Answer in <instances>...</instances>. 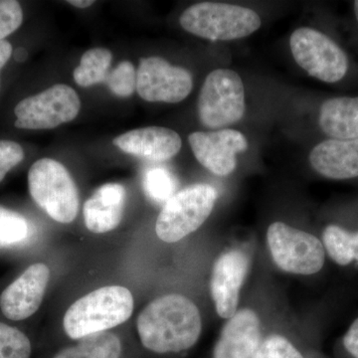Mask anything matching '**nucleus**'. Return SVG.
I'll use <instances>...</instances> for the list:
<instances>
[{"mask_svg":"<svg viewBox=\"0 0 358 358\" xmlns=\"http://www.w3.org/2000/svg\"><path fill=\"white\" fill-rule=\"evenodd\" d=\"M141 343L155 353H178L192 348L201 334L199 308L182 294L155 299L138 315Z\"/></svg>","mask_w":358,"mask_h":358,"instance_id":"nucleus-1","label":"nucleus"},{"mask_svg":"<svg viewBox=\"0 0 358 358\" xmlns=\"http://www.w3.org/2000/svg\"><path fill=\"white\" fill-rule=\"evenodd\" d=\"M133 310V294L128 289L103 287L75 301L65 313L63 326L71 338L80 339L124 324Z\"/></svg>","mask_w":358,"mask_h":358,"instance_id":"nucleus-2","label":"nucleus"},{"mask_svg":"<svg viewBox=\"0 0 358 358\" xmlns=\"http://www.w3.org/2000/svg\"><path fill=\"white\" fill-rule=\"evenodd\" d=\"M179 22L185 31L212 41L244 38L262 24L256 11L219 2L193 4L183 11Z\"/></svg>","mask_w":358,"mask_h":358,"instance_id":"nucleus-3","label":"nucleus"},{"mask_svg":"<svg viewBox=\"0 0 358 358\" xmlns=\"http://www.w3.org/2000/svg\"><path fill=\"white\" fill-rule=\"evenodd\" d=\"M28 186L35 203L59 223H71L79 210V192L62 164L52 159L37 160L28 173Z\"/></svg>","mask_w":358,"mask_h":358,"instance_id":"nucleus-4","label":"nucleus"},{"mask_svg":"<svg viewBox=\"0 0 358 358\" xmlns=\"http://www.w3.org/2000/svg\"><path fill=\"white\" fill-rule=\"evenodd\" d=\"M217 197V190L206 183L187 186L176 192L157 217V236L166 243H174L192 234L209 217Z\"/></svg>","mask_w":358,"mask_h":358,"instance_id":"nucleus-5","label":"nucleus"},{"mask_svg":"<svg viewBox=\"0 0 358 358\" xmlns=\"http://www.w3.org/2000/svg\"><path fill=\"white\" fill-rule=\"evenodd\" d=\"M197 110L205 128H225L239 122L245 114L241 77L230 69L212 71L200 91Z\"/></svg>","mask_w":358,"mask_h":358,"instance_id":"nucleus-6","label":"nucleus"},{"mask_svg":"<svg viewBox=\"0 0 358 358\" xmlns=\"http://www.w3.org/2000/svg\"><path fill=\"white\" fill-rule=\"evenodd\" d=\"M267 241L273 260L285 272L313 275L324 267V244L310 233L275 222L268 227Z\"/></svg>","mask_w":358,"mask_h":358,"instance_id":"nucleus-7","label":"nucleus"},{"mask_svg":"<svg viewBox=\"0 0 358 358\" xmlns=\"http://www.w3.org/2000/svg\"><path fill=\"white\" fill-rule=\"evenodd\" d=\"M289 46L296 64L320 81L336 83L348 72L345 52L324 33L313 28H299L292 34Z\"/></svg>","mask_w":358,"mask_h":358,"instance_id":"nucleus-8","label":"nucleus"},{"mask_svg":"<svg viewBox=\"0 0 358 358\" xmlns=\"http://www.w3.org/2000/svg\"><path fill=\"white\" fill-rule=\"evenodd\" d=\"M81 109L74 89L54 85L37 95L20 101L14 109L15 127L23 129H50L73 121Z\"/></svg>","mask_w":358,"mask_h":358,"instance_id":"nucleus-9","label":"nucleus"},{"mask_svg":"<svg viewBox=\"0 0 358 358\" xmlns=\"http://www.w3.org/2000/svg\"><path fill=\"white\" fill-rule=\"evenodd\" d=\"M193 87L189 71L160 57L141 59L136 71V92L147 102L176 103L185 100Z\"/></svg>","mask_w":358,"mask_h":358,"instance_id":"nucleus-10","label":"nucleus"},{"mask_svg":"<svg viewBox=\"0 0 358 358\" xmlns=\"http://www.w3.org/2000/svg\"><path fill=\"white\" fill-rule=\"evenodd\" d=\"M188 141L199 164L218 176L232 173L237 166V154L248 148L244 134L235 129L196 131L188 136Z\"/></svg>","mask_w":358,"mask_h":358,"instance_id":"nucleus-11","label":"nucleus"},{"mask_svg":"<svg viewBox=\"0 0 358 358\" xmlns=\"http://www.w3.org/2000/svg\"><path fill=\"white\" fill-rule=\"evenodd\" d=\"M248 270V256L236 249L222 254L214 264L210 282L211 296L216 312L222 319H230L236 313L240 289Z\"/></svg>","mask_w":358,"mask_h":358,"instance_id":"nucleus-12","label":"nucleus"},{"mask_svg":"<svg viewBox=\"0 0 358 358\" xmlns=\"http://www.w3.org/2000/svg\"><path fill=\"white\" fill-rule=\"evenodd\" d=\"M50 279L45 264L30 266L0 296V308L7 319L22 320L38 310Z\"/></svg>","mask_w":358,"mask_h":358,"instance_id":"nucleus-13","label":"nucleus"},{"mask_svg":"<svg viewBox=\"0 0 358 358\" xmlns=\"http://www.w3.org/2000/svg\"><path fill=\"white\" fill-rule=\"evenodd\" d=\"M113 145L126 154L160 162L171 159L180 150L182 141L173 129L148 127L133 129L117 136Z\"/></svg>","mask_w":358,"mask_h":358,"instance_id":"nucleus-14","label":"nucleus"},{"mask_svg":"<svg viewBox=\"0 0 358 358\" xmlns=\"http://www.w3.org/2000/svg\"><path fill=\"white\" fill-rule=\"evenodd\" d=\"M261 341L258 315L250 308L237 310L224 326L213 358H252Z\"/></svg>","mask_w":358,"mask_h":358,"instance_id":"nucleus-15","label":"nucleus"},{"mask_svg":"<svg viewBox=\"0 0 358 358\" xmlns=\"http://www.w3.org/2000/svg\"><path fill=\"white\" fill-rule=\"evenodd\" d=\"M313 169L324 178H358V138L327 140L313 148L310 155Z\"/></svg>","mask_w":358,"mask_h":358,"instance_id":"nucleus-16","label":"nucleus"},{"mask_svg":"<svg viewBox=\"0 0 358 358\" xmlns=\"http://www.w3.org/2000/svg\"><path fill=\"white\" fill-rule=\"evenodd\" d=\"M126 199V188L120 183L101 186L84 205L87 228L96 234L114 230L121 223Z\"/></svg>","mask_w":358,"mask_h":358,"instance_id":"nucleus-17","label":"nucleus"},{"mask_svg":"<svg viewBox=\"0 0 358 358\" xmlns=\"http://www.w3.org/2000/svg\"><path fill=\"white\" fill-rule=\"evenodd\" d=\"M319 124L333 140L358 138V96L327 100L320 107Z\"/></svg>","mask_w":358,"mask_h":358,"instance_id":"nucleus-18","label":"nucleus"},{"mask_svg":"<svg viewBox=\"0 0 358 358\" xmlns=\"http://www.w3.org/2000/svg\"><path fill=\"white\" fill-rule=\"evenodd\" d=\"M121 355L119 336L102 331L80 338L77 345L60 350L53 358H120Z\"/></svg>","mask_w":358,"mask_h":358,"instance_id":"nucleus-19","label":"nucleus"},{"mask_svg":"<svg viewBox=\"0 0 358 358\" xmlns=\"http://www.w3.org/2000/svg\"><path fill=\"white\" fill-rule=\"evenodd\" d=\"M112 59V52L106 48H93L85 52L80 65L73 73L75 82L84 88L103 83L109 75Z\"/></svg>","mask_w":358,"mask_h":358,"instance_id":"nucleus-20","label":"nucleus"},{"mask_svg":"<svg viewBox=\"0 0 358 358\" xmlns=\"http://www.w3.org/2000/svg\"><path fill=\"white\" fill-rule=\"evenodd\" d=\"M322 241L331 260L338 265L358 263V231L350 233L339 226L329 225L322 233Z\"/></svg>","mask_w":358,"mask_h":358,"instance_id":"nucleus-21","label":"nucleus"},{"mask_svg":"<svg viewBox=\"0 0 358 358\" xmlns=\"http://www.w3.org/2000/svg\"><path fill=\"white\" fill-rule=\"evenodd\" d=\"M176 176L166 167H150L143 173V190L155 203L166 204L176 194Z\"/></svg>","mask_w":358,"mask_h":358,"instance_id":"nucleus-22","label":"nucleus"},{"mask_svg":"<svg viewBox=\"0 0 358 358\" xmlns=\"http://www.w3.org/2000/svg\"><path fill=\"white\" fill-rule=\"evenodd\" d=\"M31 343L16 327L0 322V358H30Z\"/></svg>","mask_w":358,"mask_h":358,"instance_id":"nucleus-23","label":"nucleus"},{"mask_svg":"<svg viewBox=\"0 0 358 358\" xmlns=\"http://www.w3.org/2000/svg\"><path fill=\"white\" fill-rule=\"evenodd\" d=\"M28 231L23 216L0 207V248L20 243L28 236Z\"/></svg>","mask_w":358,"mask_h":358,"instance_id":"nucleus-24","label":"nucleus"},{"mask_svg":"<svg viewBox=\"0 0 358 358\" xmlns=\"http://www.w3.org/2000/svg\"><path fill=\"white\" fill-rule=\"evenodd\" d=\"M114 95L127 98L136 91V71L133 63L122 61L108 75L105 81Z\"/></svg>","mask_w":358,"mask_h":358,"instance_id":"nucleus-25","label":"nucleus"},{"mask_svg":"<svg viewBox=\"0 0 358 358\" xmlns=\"http://www.w3.org/2000/svg\"><path fill=\"white\" fill-rule=\"evenodd\" d=\"M252 358H303L289 341L279 334H272L261 341Z\"/></svg>","mask_w":358,"mask_h":358,"instance_id":"nucleus-26","label":"nucleus"},{"mask_svg":"<svg viewBox=\"0 0 358 358\" xmlns=\"http://www.w3.org/2000/svg\"><path fill=\"white\" fill-rule=\"evenodd\" d=\"M23 21L22 8L15 0L0 1V41L20 27Z\"/></svg>","mask_w":358,"mask_h":358,"instance_id":"nucleus-27","label":"nucleus"},{"mask_svg":"<svg viewBox=\"0 0 358 358\" xmlns=\"http://www.w3.org/2000/svg\"><path fill=\"white\" fill-rule=\"evenodd\" d=\"M24 159V150L20 143L13 141H0V181L14 166Z\"/></svg>","mask_w":358,"mask_h":358,"instance_id":"nucleus-28","label":"nucleus"},{"mask_svg":"<svg viewBox=\"0 0 358 358\" xmlns=\"http://www.w3.org/2000/svg\"><path fill=\"white\" fill-rule=\"evenodd\" d=\"M345 350L355 358H358V319L352 322L343 338Z\"/></svg>","mask_w":358,"mask_h":358,"instance_id":"nucleus-29","label":"nucleus"},{"mask_svg":"<svg viewBox=\"0 0 358 358\" xmlns=\"http://www.w3.org/2000/svg\"><path fill=\"white\" fill-rule=\"evenodd\" d=\"M13 55V46L6 40L0 41V72Z\"/></svg>","mask_w":358,"mask_h":358,"instance_id":"nucleus-30","label":"nucleus"},{"mask_svg":"<svg viewBox=\"0 0 358 358\" xmlns=\"http://www.w3.org/2000/svg\"><path fill=\"white\" fill-rule=\"evenodd\" d=\"M67 2L71 6L78 7V8H87V7L92 6L95 3L93 0H69Z\"/></svg>","mask_w":358,"mask_h":358,"instance_id":"nucleus-31","label":"nucleus"},{"mask_svg":"<svg viewBox=\"0 0 358 358\" xmlns=\"http://www.w3.org/2000/svg\"><path fill=\"white\" fill-rule=\"evenodd\" d=\"M27 57V52L24 50V49L20 48L17 49L15 52V59L17 61H24L25 58Z\"/></svg>","mask_w":358,"mask_h":358,"instance_id":"nucleus-32","label":"nucleus"},{"mask_svg":"<svg viewBox=\"0 0 358 358\" xmlns=\"http://www.w3.org/2000/svg\"><path fill=\"white\" fill-rule=\"evenodd\" d=\"M355 13L358 21V0H357V1H355Z\"/></svg>","mask_w":358,"mask_h":358,"instance_id":"nucleus-33","label":"nucleus"}]
</instances>
